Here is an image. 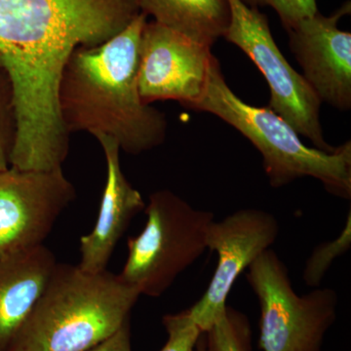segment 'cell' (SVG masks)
I'll return each instance as SVG.
<instances>
[{
    "instance_id": "4",
    "label": "cell",
    "mask_w": 351,
    "mask_h": 351,
    "mask_svg": "<svg viewBox=\"0 0 351 351\" xmlns=\"http://www.w3.org/2000/svg\"><path fill=\"white\" fill-rule=\"evenodd\" d=\"M189 108L218 117L248 138L263 157V170L272 188L311 177L332 195L350 199V141L334 152L307 147L276 112L249 105L237 97L226 82L216 57L210 64L204 93Z\"/></svg>"
},
{
    "instance_id": "19",
    "label": "cell",
    "mask_w": 351,
    "mask_h": 351,
    "mask_svg": "<svg viewBox=\"0 0 351 351\" xmlns=\"http://www.w3.org/2000/svg\"><path fill=\"white\" fill-rule=\"evenodd\" d=\"M247 6L271 7L280 18L286 31L294 27L301 21L318 12L317 0H241Z\"/></svg>"
},
{
    "instance_id": "5",
    "label": "cell",
    "mask_w": 351,
    "mask_h": 351,
    "mask_svg": "<svg viewBox=\"0 0 351 351\" xmlns=\"http://www.w3.org/2000/svg\"><path fill=\"white\" fill-rule=\"evenodd\" d=\"M145 212L147 223L128 239V256L119 276L141 295L159 298L207 250L214 214L167 189L149 195Z\"/></svg>"
},
{
    "instance_id": "3",
    "label": "cell",
    "mask_w": 351,
    "mask_h": 351,
    "mask_svg": "<svg viewBox=\"0 0 351 351\" xmlns=\"http://www.w3.org/2000/svg\"><path fill=\"white\" fill-rule=\"evenodd\" d=\"M140 295L107 269L57 263L10 351H86L129 319Z\"/></svg>"
},
{
    "instance_id": "11",
    "label": "cell",
    "mask_w": 351,
    "mask_h": 351,
    "mask_svg": "<svg viewBox=\"0 0 351 351\" xmlns=\"http://www.w3.org/2000/svg\"><path fill=\"white\" fill-rule=\"evenodd\" d=\"M350 10V1H346L332 15L318 11L287 31L304 80L321 103L343 112L351 108V34L338 25Z\"/></svg>"
},
{
    "instance_id": "15",
    "label": "cell",
    "mask_w": 351,
    "mask_h": 351,
    "mask_svg": "<svg viewBox=\"0 0 351 351\" xmlns=\"http://www.w3.org/2000/svg\"><path fill=\"white\" fill-rule=\"evenodd\" d=\"M206 334L211 351H252L250 322L244 313L233 307L226 306Z\"/></svg>"
},
{
    "instance_id": "14",
    "label": "cell",
    "mask_w": 351,
    "mask_h": 351,
    "mask_svg": "<svg viewBox=\"0 0 351 351\" xmlns=\"http://www.w3.org/2000/svg\"><path fill=\"white\" fill-rule=\"evenodd\" d=\"M141 12L189 38L212 46L230 24L228 0H135Z\"/></svg>"
},
{
    "instance_id": "21",
    "label": "cell",
    "mask_w": 351,
    "mask_h": 351,
    "mask_svg": "<svg viewBox=\"0 0 351 351\" xmlns=\"http://www.w3.org/2000/svg\"><path fill=\"white\" fill-rule=\"evenodd\" d=\"M196 351H211L209 343H208L206 332H202V334H201L199 341H198L197 348H196Z\"/></svg>"
},
{
    "instance_id": "17",
    "label": "cell",
    "mask_w": 351,
    "mask_h": 351,
    "mask_svg": "<svg viewBox=\"0 0 351 351\" xmlns=\"http://www.w3.org/2000/svg\"><path fill=\"white\" fill-rule=\"evenodd\" d=\"M16 134L13 92L6 73L0 69V171L10 167Z\"/></svg>"
},
{
    "instance_id": "10",
    "label": "cell",
    "mask_w": 351,
    "mask_h": 351,
    "mask_svg": "<svg viewBox=\"0 0 351 351\" xmlns=\"http://www.w3.org/2000/svg\"><path fill=\"white\" fill-rule=\"evenodd\" d=\"M212 46L156 21L145 23L140 43L138 82L144 103L177 101L189 108L206 88Z\"/></svg>"
},
{
    "instance_id": "2",
    "label": "cell",
    "mask_w": 351,
    "mask_h": 351,
    "mask_svg": "<svg viewBox=\"0 0 351 351\" xmlns=\"http://www.w3.org/2000/svg\"><path fill=\"white\" fill-rule=\"evenodd\" d=\"M147 16L141 12L112 38L73 51L60 80L58 103L66 132L107 136L120 151L138 156L162 145L165 114L141 98L140 43Z\"/></svg>"
},
{
    "instance_id": "1",
    "label": "cell",
    "mask_w": 351,
    "mask_h": 351,
    "mask_svg": "<svg viewBox=\"0 0 351 351\" xmlns=\"http://www.w3.org/2000/svg\"><path fill=\"white\" fill-rule=\"evenodd\" d=\"M135 0H0V69L12 86L10 167L63 168L69 134L58 92L73 51L112 38L140 14Z\"/></svg>"
},
{
    "instance_id": "16",
    "label": "cell",
    "mask_w": 351,
    "mask_h": 351,
    "mask_svg": "<svg viewBox=\"0 0 351 351\" xmlns=\"http://www.w3.org/2000/svg\"><path fill=\"white\" fill-rule=\"evenodd\" d=\"M350 247L351 212L350 211L346 218V225L339 237L331 241L323 242L318 245L307 258L304 274H302L304 283L313 289L320 287L332 263L341 256L348 253Z\"/></svg>"
},
{
    "instance_id": "18",
    "label": "cell",
    "mask_w": 351,
    "mask_h": 351,
    "mask_svg": "<svg viewBox=\"0 0 351 351\" xmlns=\"http://www.w3.org/2000/svg\"><path fill=\"white\" fill-rule=\"evenodd\" d=\"M168 339L160 351H196L201 332L191 319L189 309L163 317Z\"/></svg>"
},
{
    "instance_id": "9",
    "label": "cell",
    "mask_w": 351,
    "mask_h": 351,
    "mask_svg": "<svg viewBox=\"0 0 351 351\" xmlns=\"http://www.w3.org/2000/svg\"><path fill=\"white\" fill-rule=\"evenodd\" d=\"M280 232L278 219L256 208L240 209L208 228V250L218 254V263L207 290L189 308L191 319L206 332L225 313L226 300L245 270L276 243Z\"/></svg>"
},
{
    "instance_id": "8",
    "label": "cell",
    "mask_w": 351,
    "mask_h": 351,
    "mask_svg": "<svg viewBox=\"0 0 351 351\" xmlns=\"http://www.w3.org/2000/svg\"><path fill=\"white\" fill-rule=\"evenodd\" d=\"M75 195L63 168L0 171V260L43 245Z\"/></svg>"
},
{
    "instance_id": "20",
    "label": "cell",
    "mask_w": 351,
    "mask_h": 351,
    "mask_svg": "<svg viewBox=\"0 0 351 351\" xmlns=\"http://www.w3.org/2000/svg\"><path fill=\"white\" fill-rule=\"evenodd\" d=\"M86 351H132L129 319L117 332Z\"/></svg>"
},
{
    "instance_id": "7",
    "label": "cell",
    "mask_w": 351,
    "mask_h": 351,
    "mask_svg": "<svg viewBox=\"0 0 351 351\" xmlns=\"http://www.w3.org/2000/svg\"><path fill=\"white\" fill-rule=\"evenodd\" d=\"M228 2L230 19L223 38L243 51L265 76L270 91L267 108L300 136L308 138L315 149L336 151L338 147L328 144L323 136L320 99L279 50L267 16L241 0Z\"/></svg>"
},
{
    "instance_id": "6",
    "label": "cell",
    "mask_w": 351,
    "mask_h": 351,
    "mask_svg": "<svg viewBox=\"0 0 351 351\" xmlns=\"http://www.w3.org/2000/svg\"><path fill=\"white\" fill-rule=\"evenodd\" d=\"M260 304L261 351H321L337 318L339 297L332 288L295 293L285 263L269 249L247 272Z\"/></svg>"
},
{
    "instance_id": "13",
    "label": "cell",
    "mask_w": 351,
    "mask_h": 351,
    "mask_svg": "<svg viewBox=\"0 0 351 351\" xmlns=\"http://www.w3.org/2000/svg\"><path fill=\"white\" fill-rule=\"evenodd\" d=\"M56 265L44 245L0 260V351H10Z\"/></svg>"
},
{
    "instance_id": "12",
    "label": "cell",
    "mask_w": 351,
    "mask_h": 351,
    "mask_svg": "<svg viewBox=\"0 0 351 351\" xmlns=\"http://www.w3.org/2000/svg\"><path fill=\"white\" fill-rule=\"evenodd\" d=\"M95 138L105 154L107 180L94 228L80 239V262L77 267L87 272L107 269L113 251L132 219L145 208L142 195L123 174L119 144L107 136Z\"/></svg>"
}]
</instances>
